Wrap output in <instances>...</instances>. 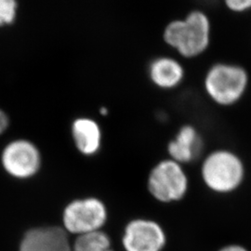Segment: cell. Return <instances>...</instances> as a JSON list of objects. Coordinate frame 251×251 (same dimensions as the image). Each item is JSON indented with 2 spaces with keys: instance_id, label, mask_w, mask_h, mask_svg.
<instances>
[{
  "instance_id": "cell-17",
  "label": "cell",
  "mask_w": 251,
  "mask_h": 251,
  "mask_svg": "<svg viewBox=\"0 0 251 251\" xmlns=\"http://www.w3.org/2000/svg\"><path fill=\"white\" fill-rule=\"evenodd\" d=\"M100 114L101 116H106L108 114V110L105 107H101L100 109Z\"/></svg>"
},
{
  "instance_id": "cell-15",
  "label": "cell",
  "mask_w": 251,
  "mask_h": 251,
  "mask_svg": "<svg viewBox=\"0 0 251 251\" xmlns=\"http://www.w3.org/2000/svg\"><path fill=\"white\" fill-rule=\"evenodd\" d=\"M9 117L7 114L0 109V135L3 134L9 127Z\"/></svg>"
},
{
  "instance_id": "cell-14",
  "label": "cell",
  "mask_w": 251,
  "mask_h": 251,
  "mask_svg": "<svg viewBox=\"0 0 251 251\" xmlns=\"http://www.w3.org/2000/svg\"><path fill=\"white\" fill-rule=\"evenodd\" d=\"M225 5L233 12H245L251 9V0H227Z\"/></svg>"
},
{
  "instance_id": "cell-11",
  "label": "cell",
  "mask_w": 251,
  "mask_h": 251,
  "mask_svg": "<svg viewBox=\"0 0 251 251\" xmlns=\"http://www.w3.org/2000/svg\"><path fill=\"white\" fill-rule=\"evenodd\" d=\"M149 77L157 88L172 90L183 80L184 69L177 60L171 57H160L150 63Z\"/></svg>"
},
{
  "instance_id": "cell-9",
  "label": "cell",
  "mask_w": 251,
  "mask_h": 251,
  "mask_svg": "<svg viewBox=\"0 0 251 251\" xmlns=\"http://www.w3.org/2000/svg\"><path fill=\"white\" fill-rule=\"evenodd\" d=\"M73 141L81 154L91 156L99 152L101 145V129L97 121L90 117H78L71 126Z\"/></svg>"
},
{
  "instance_id": "cell-7",
  "label": "cell",
  "mask_w": 251,
  "mask_h": 251,
  "mask_svg": "<svg viewBox=\"0 0 251 251\" xmlns=\"http://www.w3.org/2000/svg\"><path fill=\"white\" fill-rule=\"evenodd\" d=\"M121 241L125 251H163L167 234L157 222L137 218L126 225Z\"/></svg>"
},
{
  "instance_id": "cell-18",
  "label": "cell",
  "mask_w": 251,
  "mask_h": 251,
  "mask_svg": "<svg viewBox=\"0 0 251 251\" xmlns=\"http://www.w3.org/2000/svg\"><path fill=\"white\" fill-rule=\"evenodd\" d=\"M113 251V249H112V250H110V251Z\"/></svg>"
},
{
  "instance_id": "cell-4",
  "label": "cell",
  "mask_w": 251,
  "mask_h": 251,
  "mask_svg": "<svg viewBox=\"0 0 251 251\" xmlns=\"http://www.w3.org/2000/svg\"><path fill=\"white\" fill-rule=\"evenodd\" d=\"M147 188L158 202L164 204L178 202L188 192V177L182 165L171 158L165 159L158 162L150 171Z\"/></svg>"
},
{
  "instance_id": "cell-16",
  "label": "cell",
  "mask_w": 251,
  "mask_h": 251,
  "mask_svg": "<svg viewBox=\"0 0 251 251\" xmlns=\"http://www.w3.org/2000/svg\"><path fill=\"white\" fill-rule=\"evenodd\" d=\"M218 251H249L245 247H243L241 245L238 244H230V245H226L225 247H223L222 249H220Z\"/></svg>"
},
{
  "instance_id": "cell-10",
  "label": "cell",
  "mask_w": 251,
  "mask_h": 251,
  "mask_svg": "<svg viewBox=\"0 0 251 251\" xmlns=\"http://www.w3.org/2000/svg\"><path fill=\"white\" fill-rule=\"evenodd\" d=\"M201 140L193 126L180 127L175 139L168 145L170 158L180 165L193 161L200 152Z\"/></svg>"
},
{
  "instance_id": "cell-6",
  "label": "cell",
  "mask_w": 251,
  "mask_h": 251,
  "mask_svg": "<svg viewBox=\"0 0 251 251\" xmlns=\"http://www.w3.org/2000/svg\"><path fill=\"white\" fill-rule=\"evenodd\" d=\"M41 153L36 144L25 139L14 140L1 152V165L9 176L19 179L36 176L41 168Z\"/></svg>"
},
{
  "instance_id": "cell-8",
  "label": "cell",
  "mask_w": 251,
  "mask_h": 251,
  "mask_svg": "<svg viewBox=\"0 0 251 251\" xmlns=\"http://www.w3.org/2000/svg\"><path fill=\"white\" fill-rule=\"evenodd\" d=\"M19 251H72L66 231L58 226L38 227L27 232Z\"/></svg>"
},
{
  "instance_id": "cell-12",
  "label": "cell",
  "mask_w": 251,
  "mask_h": 251,
  "mask_svg": "<svg viewBox=\"0 0 251 251\" xmlns=\"http://www.w3.org/2000/svg\"><path fill=\"white\" fill-rule=\"evenodd\" d=\"M112 250L111 239L102 230L78 235L72 251H109Z\"/></svg>"
},
{
  "instance_id": "cell-1",
  "label": "cell",
  "mask_w": 251,
  "mask_h": 251,
  "mask_svg": "<svg viewBox=\"0 0 251 251\" xmlns=\"http://www.w3.org/2000/svg\"><path fill=\"white\" fill-rule=\"evenodd\" d=\"M211 25L206 13L194 10L182 20H174L164 30L163 39L180 56L192 59L204 53L210 43Z\"/></svg>"
},
{
  "instance_id": "cell-3",
  "label": "cell",
  "mask_w": 251,
  "mask_h": 251,
  "mask_svg": "<svg viewBox=\"0 0 251 251\" xmlns=\"http://www.w3.org/2000/svg\"><path fill=\"white\" fill-rule=\"evenodd\" d=\"M249 75L239 65L217 63L209 68L204 86L208 97L222 106L238 102L248 89Z\"/></svg>"
},
{
  "instance_id": "cell-5",
  "label": "cell",
  "mask_w": 251,
  "mask_h": 251,
  "mask_svg": "<svg viewBox=\"0 0 251 251\" xmlns=\"http://www.w3.org/2000/svg\"><path fill=\"white\" fill-rule=\"evenodd\" d=\"M107 219V207L97 198L75 199L65 206L63 213L64 230L77 236L101 231Z\"/></svg>"
},
{
  "instance_id": "cell-2",
  "label": "cell",
  "mask_w": 251,
  "mask_h": 251,
  "mask_svg": "<svg viewBox=\"0 0 251 251\" xmlns=\"http://www.w3.org/2000/svg\"><path fill=\"white\" fill-rule=\"evenodd\" d=\"M201 177L207 188L216 194H230L240 187L245 178L241 158L229 150H216L204 159Z\"/></svg>"
},
{
  "instance_id": "cell-13",
  "label": "cell",
  "mask_w": 251,
  "mask_h": 251,
  "mask_svg": "<svg viewBox=\"0 0 251 251\" xmlns=\"http://www.w3.org/2000/svg\"><path fill=\"white\" fill-rule=\"evenodd\" d=\"M18 14V3L15 0H0V27L14 24Z\"/></svg>"
}]
</instances>
